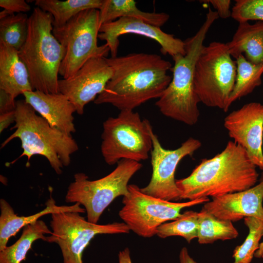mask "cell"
I'll use <instances>...</instances> for the list:
<instances>
[{
	"mask_svg": "<svg viewBox=\"0 0 263 263\" xmlns=\"http://www.w3.org/2000/svg\"><path fill=\"white\" fill-rule=\"evenodd\" d=\"M113 75L94 101L110 104L121 111L132 110L153 98H159L170 83L171 63L154 54L133 53L105 57Z\"/></svg>",
	"mask_w": 263,
	"mask_h": 263,
	"instance_id": "1",
	"label": "cell"
},
{
	"mask_svg": "<svg viewBox=\"0 0 263 263\" xmlns=\"http://www.w3.org/2000/svg\"><path fill=\"white\" fill-rule=\"evenodd\" d=\"M246 151L229 141L222 152L203 159L184 178L176 180L181 199L215 198L254 186L259 174Z\"/></svg>",
	"mask_w": 263,
	"mask_h": 263,
	"instance_id": "2",
	"label": "cell"
},
{
	"mask_svg": "<svg viewBox=\"0 0 263 263\" xmlns=\"http://www.w3.org/2000/svg\"><path fill=\"white\" fill-rule=\"evenodd\" d=\"M218 18L217 12L209 8L206 19L198 31L184 40L186 54L172 57L171 80L155 103L165 116L188 125H193L198 121L200 101L194 90L195 67L206 35Z\"/></svg>",
	"mask_w": 263,
	"mask_h": 263,
	"instance_id": "3",
	"label": "cell"
},
{
	"mask_svg": "<svg viewBox=\"0 0 263 263\" xmlns=\"http://www.w3.org/2000/svg\"><path fill=\"white\" fill-rule=\"evenodd\" d=\"M53 18L37 7L29 17L27 39L19 51L33 91L57 93L58 75L65 51L54 36Z\"/></svg>",
	"mask_w": 263,
	"mask_h": 263,
	"instance_id": "4",
	"label": "cell"
},
{
	"mask_svg": "<svg viewBox=\"0 0 263 263\" xmlns=\"http://www.w3.org/2000/svg\"><path fill=\"white\" fill-rule=\"evenodd\" d=\"M25 100L16 101L15 132L1 145L3 148L12 140L21 141L23 152L19 157L26 156L29 161L35 155L45 157L57 174L62 173L64 166L71 163V156L78 150L72 135L52 128L42 116L36 113Z\"/></svg>",
	"mask_w": 263,
	"mask_h": 263,
	"instance_id": "5",
	"label": "cell"
},
{
	"mask_svg": "<svg viewBox=\"0 0 263 263\" xmlns=\"http://www.w3.org/2000/svg\"><path fill=\"white\" fill-rule=\"evenodd\" d=\"M236 73V61L226 44L213 41L204 46L194 70V90L200 102L227 112Z\"/></svg>",
	"mask_w": 263,
	"mask_h": 263,
	"instance_id": "6",
	"label": "cell"
},
{
	"mask_svg": "<svg viewBox=\"0 0 263 263\" xmlns=\"http://www.w3.org/2000/svg\"><path fill=\"white\" fill-rule=\"evenodd\" d=\"M142 167L140 162L122 159L112 172L97 180H89L85 173H75L74 181L68 188L65 201L83 206L88 221L97 224L103 212L116 198L129 194L128 183Z\"/></svg>",
	"mask_w": 263,
	"mask_h": 263,
	"instance_id": "7",
	"label": "cell"
},
{
	"mask_svg": "<svg viewBox=\"0 0 263 263\" xmlns=\"http://www.w3.org/2000/svg\"><path fill=\"white\" fill-rule=\"evenodd\" d=\"M150 122L142 120L139 114L132 110L121 111L103 123L101 151L105 162L110 165L122 159L140 162L149 158L152 148Z\"/></svg>",
	"mask_w": 263,
	"mask_h": 263,
	"instance_id": "8",
	"label": "cell"
},
{
	"mask_svg": "<svg viewBox=\"0 0 263 263\" xmlns=\"http://www.w3.org/2000/svg\"><path fill=\"white\" fill-rule=\"evenodd\" d=\"M100 26L99 10L90 9L79 13L63 26L53 27V34L65 51L59 72L63 78L72 77L92 58L107 57L109 46L97 44Z\"/></svg>",
	"mask_w": 263,
	"mask_h": 263,
	"instance_id": "9",
	"label": "cell"
},
{
	"mask_svg": "<svg viewBox=\"0 0 263 263\" xmlns=\"http://www.w3.org/2000/svg\"><path fill=\"white\" fill-rule=\"evenodd\" d=\"M128 189L129 194L122 199L123 206L119 216L130 230L144 238L156 235L157 228L178 218L182 209L210 201L209 198L203 197L174 202L145 194L136 185H129Z\"/></svg>",
	"mask_w": 263,
	"mask_h": 263,
	"instance_id": "10",
	"label": "cell"
},
{
	"mask_svg": "<svg viewBox=\"0 0 263 263\" xmlns=\"http://www.w3.org/2000/svg\"><path fill=\"white\" fill-rule=\"evenodd\" d=\"M52 234L46 242L57 244L61 251L63 263H83V252L91 240L102 234H126L129 227L124 223L98 225L86 221L76 212H63L52 214Z\"/></svg>",
	"mask_w": 263,
	"mask_h": 263,
	"instance_id": "11",
	"label": "cell"
},
{
	"mask_svg": "<svg viewBox=\"0 0 263 263\" xmlns=\"http://www.w3.org/2000/svg\"><path fill=\"white\" fill-rule=\"evenodd\" d=\"M152 150L151 163L152 173L147 186L140 188L145 194L169 201L181 200L180 191L175 179V172L180 161L191 156L201 146L198 139L190 137L176 149L166 150L161 145L157 136L151 131Z\"/></svg>",
	"mask_w": 263,
	"mask_h": 263,
	"instance_id": "12",
	"label": "cell"
},
{
	"mask_svg": "<svg viewBox=\"0 0 263 263\" xmlns=\"http://www.w3.org/2000/svg\"><path fill=\"white\" fill-rule=\"evenodd\" d=\"M113 75V70L105 57L89 59L77 72L68 78L59 79V92L66 96L81 115L85 106L105 89Z\"/></svg>",
	"mask_w": 263,
	"mask_h": 263,
	"instance_id": "13",
	"label": "cell"
},
{
	"mask_svg": "<svg viewBox=\"0 0 263 263\" xmlns=\"http://www.w3.org/2000/svg\"><path fill=\"white\" fill-rule=\"evenodd\" d=\"M224 126L234 142L247 152L253 163L263 170V105L250 102L231 112Z\"/></svg>",
	"mask_w": 263,
	"mask_h": 263,
	"instance_id": "14",
	"label": "cell"
},
{
	"mask_svg": "<svg viewBox=\"0 0 263 263\" xmlns=\"http://www.w3.org/2000/svg\"><path fill=\"white\" fill-rule=\"evenodd\" d=\"M133 34L151 38L161 46V52L172 57L186 54L184 41L174 37L172 34L163 32L160 27L142 20L129 17L120 18L101 25L98 38L106 41L110 48L111 56H117L119 45V38L122 35Z\"/></svg>",
	"mask_w": 263,
	"mask_h": 263,
	"instance_id": "15",
	"label": "cell"
},
{
	"mask_svg": "<svg viewBox=\"0 0 263 263\" xmlns=\"http://www.w3.org/2000/svg\"><path fill=\"white\" fill-rule=\"evenodd\" d=\"M263 172L259 183L241 191L213 198L203 207L217 218L232 222L248 217L263 221Z\"/></svg>",
	"mask_w": 263,
	"mask_h": 263,
	"instance_id": "16",
	"label": "cell"
},
{
	"mask_svg": "<svg viewBox=\"0 0 263 263\" xmlns=\"http://www.w3.org/2000/svg\"><path fill=\"white\" fill-rule=\"evenodd\" d=\"M23 95L25 101L52 128L69 135L75 132L73 113L76 109L66 96L60 92L47 94L38 91L26 92Z\"/></svg>",
	"mask_w": 263,
	"mask_h": 263,
	"instance_id": "17",
	"label": "cell"
},
{
	"mask_svg": "<svg viewBox=\"0 0 263 263\" xmlns=\"http://www.w3.org/2000/svg\"><path fill=\"white\" fill-rule=\"evenodd\" d=\"M46 207L39 212L28 216H19L14 212L10 204L4 199L0 200V251L6 246L9 239L22 228L34 223L38 219L48 214L63 212L84 213L85 209L76 203L72 206H57L52 197L46 203Z\"/></svg>",
	"mask_w": 263,
	"mask_h": 263,
	"instance_id": "18",
	"label": "cell"
},
{
	"mask_svg": "<svg viewBox=\"0 0 263 263\" xmlns=\"http://www.w3.org/2000/svg\"><path fill=\"white\" fill-rule=\"evenodd\" d=\"M0 89L14 98L33 91L28 71L19 51L3 43H0Z\"/></svg>",
	"mask_w": 263,
	"mask_h": 263,
	"instance_id": "19",
	"label": "cell"
},
{
	"mask_svg": "<svg viewBox=\"0 0 263 263\" xmlns=\"http://www.w3.org/2000/svg\"><path fill=\"white\" fill-rule=\"evenodd\" d=\"M232 57L236 59L244 54L247 60L258 64L263 62V21L254 24L248 21L239 23L232 39L227 43Z\"/></svg>",
	"mask_w": 263,
	"mask_h": 263,
	"instance_id": "20",
	"label": "cell"
},
{
	"mask_svg": "<svg viewBox=\"0 0 263 263\" xmlns=\"http://www.w3.org/2000/svg\"><path fill=\"white\" fill-rule=\"evenodd\" d=\"M101 25L120 18L129 17L142 20L161 27L169 19L166 13L146 12L139 9L133 0H102L99 9Z\"/></svg>",
	"mask_w": 263,
	"mask_h": 263,
	"instance_id": "21",
	"label": "cell"
},
{
	"mask_svg": "<svg viewBox=\"0 0 263 263\" xmlns=\"http://www.w3.org/2000/svg\"><path fill=\"white\" fill-rule=\"evenodd\" d=\"M52 233L42 220L27 225L15 243L0 251V263H20L26 259V254L35 241L42 239L46 241L47 236L44 234L51 235Z\"/></svg>",
	"mask_w": 263,
	"mask_h": 263,
	"instance_id": "22",
	"label": "cell"
},
{
	"mask_svg": "<svg viewBox=\"0 0 263 263\" xmlns=\"http://www.w3.org/2000/svg\"><path fill=\"white\" fill-rule=\"evenodd\" d=\"M102 0H37L35 5L53 18V27L63 26L79 13L90 9H99Z\"/></svg>",
	"mask_w": 263,
	"mask_h": 263,
	"instance_id": "23",
	"label": "cell"
},
{
	"mask_svg": "<svg viewBox=\"0 0 263 263\" xmlns=\"http://www.w3.org/2000/svg\"><path fill=\"white\" fill-rule=\"evenodd\" d=\"M239 232L232 222L217 218L202 208L199 212L197 235L200 244H211L217 240L236 238Z\"/></svg>",
	"mask_w": 263,
	"mask_h": 263,
	"instance_id": "24",
	"label": "cell"
},
{
	"mask_svg": "<svg viewBox=\"0 0 263 263\" xmlns=\"http://www.w3.org/2000/svg\"><path fill=\"white\" fill-rule=\"evenodd\" d=\"M236 77L233 90L229 99V106L236 100L250 94L262 84L263 62L258 64L246 60L244 55L236 59Z\"/></svg>",
	"mask_w": 263,
	"mask_h": 263,
	"instance_id": "25",
	"label": "cell"
},
{
	"mask_svg": "<svg viewBox=\"0 0 263 263\" xmlns=\"http://www.w3.org/2000/svg\"><path fill=\"white\" fill-rule=\"evenodd\" d=\"M28 19L25 13L12 14L0 19V43L19 51L27 38Z\"/></svg>",
	"mask_w": 263,
	"mask_h": 263,
	"instance_id": "26",
	"label": "cell"
},
{
	"mask_svg": "<svg viewBox=\"0 0 263 263\" xmlns=\"http://www.w3.org/2000/svg\"><path fill=\"white\" fill-rule=\"evenodd\" d=\"M199 227V212L187 211L172 222L161 225L157 229L156 235L161 238L180 236L187 242L197 238Z\"/></svg>",
	"mask_w": 263,
	"mask_h": 263,
	"instance_id": "27",
	"label": "cell"
},
{
	"mask_svg": "<svg viewBox=\"0 0 263 263\" xmlns=\"http://www.w3.org/2000/svg\"><path fill=\"white\" fill-rule=\"evenodd\" d=\"M244 223L248 229V234L243 243L234 249L233 263H250L263 236V220L248 217L244 218Z\"/></svg>",
	"mask_w": 263,
	"mask_h": 263,
	"instance_id": "28",
	"label": "cell"
},
{
	"mask_svg": "<svg viewBox=\"0 0 263 263\" xmlns=\"http://www.w3.org/2000/svg\"><path fill=\"white\" fill-rule=\"evenodd\" d=\"M239 23L250 20L263 21V0H236L231 16Z\"/></svg>",
	"mask_w": 263,
	"mask_h": 263,
	"instance_id": "29",
	"label": "cell"
},
{
	"mask_svg": "<svg viewBox=\"0 0 263 263\" xmlns=\"http://www.w3.org/2000/svg\"><path fill=\"white\" fill-rule=\"evenodd\" d=\"M0 6L4 9L0 13V19L15 13H24L31 10L30 6L24 0H0Z\"/></svg>",
	"mask_w": 263,
	"mask_h": 263,
	"instance_id": "30",
	"label": "cell"
},
{
	"mask_svg": "<svg viewBox=\"0 0 263 263\" xmlns=\"http://www.w3.org/2000/svg\"><path fill=\"white\" fill-rule=\"evenodd\" d=\"M202 1L210 3L216 10L219 17L227 19L231 16V11L230 10L231 1L229 0H208Z\"/></svg>",
	"mask_w": 263,
	"mask_h": 263,
	"instance_id": "31",
	"label": "cell"
},
{
	"mask_svg": "<svg viewBox=\"0 0 263 263\" xmlns=\"http://www.w3.org/2000/svg\"><path fill=\"white\" fill-rule=\"evenodd\" d=\"M11 94L0 89V114L15 111L16 101Z\"/></svg>",
	"mask_w": 263,
	"mask_h": 263,
	"instance_id": "32",
	"label": "cell"
},
{
	"mask_svg": "<svg viewBox=\"0 0 263 263\" xmlns=\"http://www.w3.org/2000/svg\"><path fill=\"white\" fill-rule=\"evenodd\" d=\"M15 110L0 114V132L1 133L10 124L15 122Z\"/></svg>",
	"mask_w": 263,
	"mask_h": 263,
	"instance_id": "33",
	"label": "cell"
},
{
	"mask_svg": "<svg viewBox=\"0 0 263 263\" xmlns=\"http://www.w3.org/2000/svg\"><path fill=\"white\" fill-rule=\"evenodd\" d=\"M179 263H197L190 256L187 247H184L181 249L179 255Z\"/></svg>",
	"mask_w": 263,
	"mask_h": 263,
	"instance_id": "34",
	"label": "cell"
},
{
	"mask_svg": "<svg viewBox=\"0 0 263 263\" xmlns=\"http://www.w3.org/2000/svg\"><path fill=\"white\" fill-rule=\"evenodd\" d=\"M119 263H132L130 250L126 248L119 252L118 254Z\"/></svg>",
	"mask_w": 263,
	"mask_h": 263,
	"instance_id": "35",
	"label": "cell"
},
{
	"mask_svg": "<svg viewBox=\"0 0 263 263\" xmlns=\"http://www.w3.org/2000/svg\"><path fill=\"white\" fill-rule=\"evenodd\" d=\"M254 257L263 260V241L260 243L259 247L254 254Z\"/></svg>",
	"mask_w": 263,
	"mask_h": 263,
	"instance_id": "36",
	"label": "cell"
}]
</instances>
